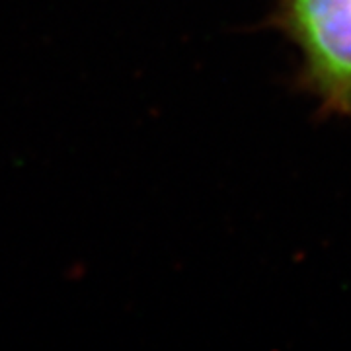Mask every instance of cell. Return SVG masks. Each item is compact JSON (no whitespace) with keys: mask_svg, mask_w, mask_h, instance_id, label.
<instances>
[{"mask_svg":"<svg viewBox=\"0 0 351 351\" xmlns=\"http://www.w3.org/2000/svg\"><path fill=\"white\" fill-rule=\"evenodd\" d=\"M274 24L301 55V84L351 121V0H277Z\"/></svg>","mask_w":351,"mask_h":351,"instance_id":"1","label":"cell"}]
</instances>
